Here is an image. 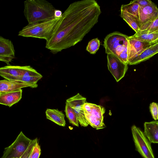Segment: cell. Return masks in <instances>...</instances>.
<instances>
[{"label":"cell","instance_id":"cell-1","mask_svg":"<svg viewBox=\"0 0 158 158\" xmlns=\"http://www.w3.org/2000/svg\"><path fill=\"white\" fill-rule=\"evenodd\" d=\"M101 13L95 0H82L71 3L61 17L45 48L55 54L81 42L98 21Z\"/></svg>","mask_w":158,"mask_h":158},{"label":"cell","instance_id":"cell-2","mask_svg":"<svg viewBox=\"0 0 158 158\" xmlns=\"http://www.w3.org/2000/svg\"><path fill=\"white\" fill-rule=\"evenodd\" d=\"M24 14L28 24L54 18L55 7L45 0H27L24 2Z\"/></svg>","mask_w":158,"mask_h":158},{"label":"cell","instance_id":"cell-3","mask_svg":"<svg viewBox=\"0 0 158 158\" xmlns=\"http://www.w3.org/2000/svg\"><path fill=\"white\" fill-rule=\"evenodd\" d=\"M128 36L118 31L108 35L104 39L103 46L106 53L112 54L121 61L128 64Z\"/></svg>","mask_w":158,"mask_h":158},{"label":"cell","instance_id":"cell-4","mask_svg":"<svg viewBox=\"0 0 158 158\" xmlns=\"http://www.w3.org/2000/svg\"><path fill=\"white\" fill-rule=\"evenodd\" d=\"M59 19L54 18L44 21L28 24L19 31L18 35L44 39L47 41L52 37Z\"/></svg>","mask_w":158,"mask_h":158},{"label":"cell","instance_id":"cell-5","mask_svg":"<svg viewBox=\"0 0 158 158\" xmlns=\"http://www.w3.org/2000/svg\"><path fill=\"white\" fill-rule=\"evenodd\" d=\"M84 110L89 125L97 130L106 127L104 123L103 116L105 109L103 107L89 103L84 106Z\"/></svg>","mask_w":158,"mask_h":158},{"label":"cell","instance_id":"cell-6","mask_svg":"<svg viewBox=\"0 0 158 158\" xmlns=\"http://www.w3.org/2000/svg\"><path fill=\"white\" fill-rule=\"evenodd\" d=\"M131 130L136 150L143 158H155L151 143L143 132L135 125L132 126Z\"/></svg>","mask_w":158,"mask_h":158},{"label":"cell","instance_id":"cell-7","mask_svg":"<svg viewBox=\"0 0 158 158\" xmlns=\"http://www.w3.org/2000/svg\"><path fill=\"white\" fill-rule=\"evenodd\" d=\"M32 140L26 137L21 131L14 142L5 149L2 158L21 157L27 151Z\"/></svg>","mask_w":158,"mask_h":158},{"label":"cell","instance_id":"cell-8","mask_svg":"<svg viewBox=\"0 0 158 158\" xmlns=\"http://www.w3.org/2000/svg\"><path fill=\"white\" fill-rule=\"evenodd\" d=\"M107 58L108 69L118 82L124 77L128 69V64H124L112 54H107Z\"/></svg>","mask_w":158,"mask_h":158},{"label":"cell","instance_id":"cell-9","mask_svg":"<svg viewBox=\"0 0 158 158\" xmlns=\"http://www.w3.org/2000/svg\"><path fill=\"white\" fill-rule=\"evenodd\" d=\"M86 98L79 93L66 100L67 102L73 109L78 119V123L81 126L86 127L89 124L85 118L83 108L84 104L86 102Z\"/></svg>","mask_w":158,"mask_h":158},{"label":"cell","instance_id":"cell-10","mask_svg":"<svg viewBox=\"0 0 158 158\" xmlns=\"http://www.w3.org/2000/svg\"><path fill=\"white\" fill-rule=\"evenodd\" d=\"M15 57V51L12 42L0 36V61L10 65V63Z\"/></svg>","mask_w":158,"mask_h":158},{"label":"cell","instance_id":"cell-11","mask_svg":"<svg viewBox=\"0 0 158 158\" xmlns=\"http://www.w3.org/2000/svg\"><path fill=\"white\" fill-rule=\"evenodd\" d=\"M26 67L9 65L1 67L0 76L7 80L18 81L24 75Z\"/></svg>","mask_w":158,"mask_h":158},{"label":"cell","instance_id":"cell-12","mask_svg":"<svg viewBox=\"0 0 158 158\" xmlns=\"http://www.w3.org/2000/svg\"><path fill=\"white\" fill-rule=\"evenodd\" d=\"M157 17L158 9L154 3L143 7L139 6V28L147 23L154 20Z\"/></svg>","mask_w":158,"mask_h":158},{"label":"cell","instance_id":"cell-13","mask_svg":"<svg viewBox=\"0 0 158 158\" xmlns=\"http://www.w3.org/2000/svg\"><path fill=\"white\" fill-rule=\"evenodd\" d=\"M158 52V42L150 45L140 52L128 62V64H136L146 60Z\"/></svg>","mask_w":158,"mask_h":158},{"label":"cell","instance_id":"cell-14","mask_svg":"<svg viewBox=\"0 0 158 158\" xmlns=\"http://www.w3.org/2000/svg\"><path fill=\"white\" fill-rule=\"evenodd\" d=\"M38 85L23 81L7 80H0V92H6L18 90L22 88L31 87L36 88Z\"/></svg>","mask_w":158,"mask_h":158},{"label":"cell","instance_id":"cell-15","mask_svg":"<svg viewBox=\"0 0 158 158\" xmlns=\"http://www.w3.org/2000/svg\"><path fill=\"white\" fill-rule=\"evenodd\" d=\"M22 90L6 92H0V104L9 107L18 102L21 99Z\"/></svg>","mask_w":158,"mask_h":158},{"label":"cell","instance_id":"cell-16","mask_svg":"<svg viewBox=\"0 0 158 158\" xmlns=\"http://www.w3.org/2000/svg\"><path fill=\"white\" fill-rule=\"evenodd\" d=\"M143 132L148 140L151 143H158V122L155 120L145 122L144 124Z\"/></svg>","mask_w":158,"mask_h":158},{"label":"cell","instance_id":"cell-17","mask_svg":"<svg viewBox=\"0 0 158 158\" xmlns=\"http://www.w3.org/2000/svg\"><path fill=\"white\" fill-rule=\"evenodd\" d=\"M128 62L143 49L155 44L130 39H128Z\"/></svg>","mask_w":158,"mask_h":158},{"label":"cell","instance_id":"cell-18","mask_svg":"<svg viewBox=\"0 0 158 158\" xmlns=\"http://www.w3.org/2000/svg\"><path fill=\"white\" fill-rule=\"evenodd\" d=\"M46 118L59 126L65 127L66 122L65 115L58 109H47L45 111Z\"/></svg>","mask_w":158,"mask_h":158},{"label":"cell","instance_id":"cell-19","mask_svg":"<svg viewBox=\"0 0 158 158\" xmlns=\"http://www.w3.org/2000/svg\"><path fill=\"white\" fill-rule=\"evenodd\" d=\"M128 39L145 42L156 43L158 42V32L148 33L138 31L133 35L128 36Z\"/></svg>","mask_w":158,"mask_h":158},{"label":"cell","instance_id":"cell-20","mask_svg":"<svg viewBox=\"0 0 158 158\" xmlns=\"http://www.w3.org/2000/svg\"><path fill=\"white\" fill-rule=\"evenodd\" d=\"M121 17L135 33L139 29V19L138 18L126 12L121 11Z\"/></svg>","mask_w":158,"mask_h":158},{"label":"cell","instance_id":"cell-21","mask_svg":"<svg viewBox=\"0 0 158 158\" xmlns=\"http://www.w3.org/2000/svg\"><path fill=\"white\" fill-rule=\"evenodd\" d=\"M139 6L135 0L131 1L128 4L122 5L121 7V11L131 14L139 19Z\"/></svg>","mask_w":158,"mask_h":158},{"label":"cell","instance_id":"cell-22","mask_svg":"<svg viewBox=\"0 0 158 158\" xmlns=\"http://www.w3.org/2000/svg\"><path fill=\"white\" fill-rule=\"evenodd\" d=\"M138 31L148 33L158 32V17L142 25Z\"/></svg>","mask_w":158,"mask_h":158},{"label":"cell","instance_id":"cell-23","mask_svg":"<svg viewBox=\"0 0 158 158\" xmlns=\"http://www.w3.org/2000/svg\"><path fill=\"white\" fill-rule=\"evenodd\" d=\"M64 111L70 123L73 126L78 127L79 123L77 116L73 109L67 102H66Z\"/></svg>","mask_w":158,"mask_h":158},{"label":"cell","instance_id":"cell-24","mask_svg":"<svg viewBox=\"0 0 158 158\" xmlns=\"http://www.w3.org/2000/svg\"><path fill=\"white\" fill-rule=\"evenodd\" d=\"M100 45V41L98 38L93 39L89 42L86 50L90 54H94L98 50Z\"/></svg>","mask_w":158,"mask_h":158},{"label":"cell","instance_id":"cell-25","mask_svg":"<svg viewBox=\"0 0 158 158\" xmlns=\"http://www.w3.org/2000/svg\"><path fill=\"white\" fill-rule=\"evenodd\" d=\"M40 76H22L18 79V81L37 85V82L42 77Z\"/></svg>","mask_w":158,"mask_h":158},{"label":"cell","instance_id":"cell-26","mask_svg":"<svg viewBox=\"0 0 158 158\" xmlns=\"http://www.w3.org/2000/svg\"><path fill=\"white\" fill-rule=\"evenodd\" d=\"M41 154V149L38 143V139L32 150L31 158H39Z\"/></svg>","mask_w":158,"mask_h":158},{"label":"cell","instance_id":"cell-27","mask_svg":"<svg viewBox=\"0 0 158 158\" xmlns=\"http://www.w3.org/2000/svg\"><path fill=\"white\" fill-rule=\"evenodd\" d=\"M158 108L157 103L153 102L150 104L149 108L152 118L155 120L158 119Z\"/></svg>","mask_w":158,"mask_h":158},{"label":"cell","instance_id":"cell-28","mask_svg":"<svg viewBox=\"0 0 158 158\" xmlns=\"http://www.w3.org/2000/svg\"><path fill=\"white\" fill-rule=\"evenodd\" d=\"M135 1L142 7H144L153 3L151 1L149 0H136Z\"/></svg>","mask_w":158,"mask_h":158},{"label":"cell","instance_id":"cell-29","mask_svg":"<svg viewBox=\"0 0 158 158\" xmlns=\"http://www.w3.org/2000/svg\"><path fill=\"white\" fill-rule=\"evenodd\" d=\"M62 15L61 11L60 10L55 9L54 11V16L55 18L60 19Z\"/></svg>","mask_w":158,"mask_h":158},{"label":"cell","instance_id":"cell-30","mask_svg":"<svg viewBox=\"0 0 158 158\" xmlns=\"http://www.w3.org/2000/svg\"><path fill=\"white\" fill-rule=\"evenodd\" d=\"M26 158V157L25 158Z\"/></svg>","mask_w":158,"mask_h":158}]
</instances>
